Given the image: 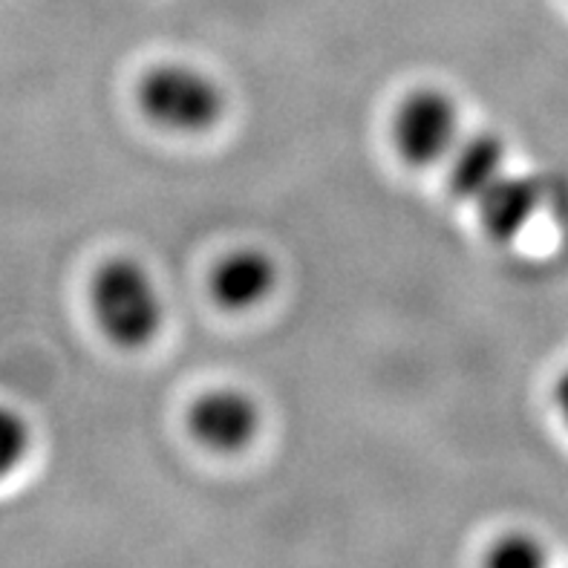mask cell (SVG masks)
<instances>
[{"instance_id":"6da1fadb","label":"cell","mask_w":568,"mask_h":568,"mask_svg":"<svg viewBox=\"0 0 568 568\" xmlns=\"http://www.w3.org/2000/svg\"><path fill=\"white\" fill-rule=\"evenodd\" d=\"M90 306L99 329L124 349L151 344L165 324V301L153 274L130 257L101 263L90 283Z\"/></svg>"},{"instance_id":"7a4b0ae2","label":"cell","mask_w":568,"mask_h":568,"mask_svg":"<svg viewBox=\"0 0 568 568\" xmlns=\"http://www.w3.org/2000/svg\"><path fill=\"white\" fill-rule=\"evenodd\" d=\"M139 108L156 128L196 136L220 124L225 113V93L220 81L200 67L165 61L151 67L139 81Z\"/></svg>"},{"instance_id":"3957f363","label":"cell","mask_w":568,"mask_h":568,"mask_svg":"<svg viewBox=\"0 0 568 568\" xmlns=\"http://www.w3.org/2000/svg\"><path fill=\"white\" fill-rule=\"evenodd\" d=\"M393 144L413 168L439 165L462 139V113L454 95L442 87H416L393 113Z\"/></svg>"},{"instance_id":"277c9868","label":"cell","mask_w":568,"mask_h":568,"mask_svg":"<svg viewBox=\"0 0 568 568\" xmlns=\"http://www.w3.org/2000/svg\"><path fill=\"white\" fill-rule=\"evenodd\" d=\"M263 413L252 393L240 387L205 389L187 410V430L214 454H240L257 439Z\"/></svg>"},{"instance_id":"5b68a950","label":"cell","mask_w":568,"mask_h":568,"mask_svg":"<svg viewBox=\"0 0 568 568\" xmlns=\"http://www.w3.org/2000/svg\"><path fill=\"white\" fill-rule=\"evenodd\" d=\"M211 295L229 312L254 310L266 303L277 288V263L263 248H234L211 268Z\"/></svg>"},{"instance_id":"8992f818","label":"cell","mask_w":568,"mask_h":568,"mask_svg":"<svg viewBox=\"0 0 568 568\" xmlns=\"http://www.w3.org/2000/svg\"><path fill=\"white\" fill-rule=\"evenodd\" d=\"M474 202L479 209V223L485 234L497 243H511L531 223L534 211L540 205V187L528 176L505 171Z\"/></svg>"},{"instance_id":"52a82bcc","label":"cell","mask_w":568,"mask_h":568,"mask_svg":"<svg viewBox=\"0 0 568 568\" xmlns=\"http://www.w3.org/2000/svg\"><path fill=\"white\" fill-rule=\"evenodd\" d=\"M505 171H508V148L503 139L483 130V133L459 139L447 165V185L459 200L474 202Z\"/></svg>"},{"instance_id":"ba28073f","label":"cell","mask_w":568,"mask_h":568,"mask_svg":"<svg viewBox=\"0 0 568 568\" xmlns=\"http://www.w3.org/2000/svg\"><path fill=\"white\" fill-rule=\"evenodd\" d=\"M483 568H551V555L531 531H505L488 546Z\"/></svg>"},{"instance_id":"9c48e42d","label":"cell","mask_w":568,"mask_h":568,"mask_svg":"<svg viewBox=\"0 0 568 568\" xmlns=\"http://www.w3.org/2000/svg\"><path fill=\"white\" fill-rule=\"evenodd\" d=\"M32 447V430L18 410L0 404V479L21 468Z\"/></svg>"},{"instance_id":"30bf717a","label":"cell","mask_w":568,"mask_h":568,"mask_svg":"<svg viewBox=\"0 0 568 568\" xmlns=\"http://www.w3.org/2000/svg\"><path fill=\"white\" fill-rule=\"evenodd\" d=\"M555 407L560 413L562 425L568 427V369L560 375V382L555 384Z\"/></svg>"}]
</instances>
